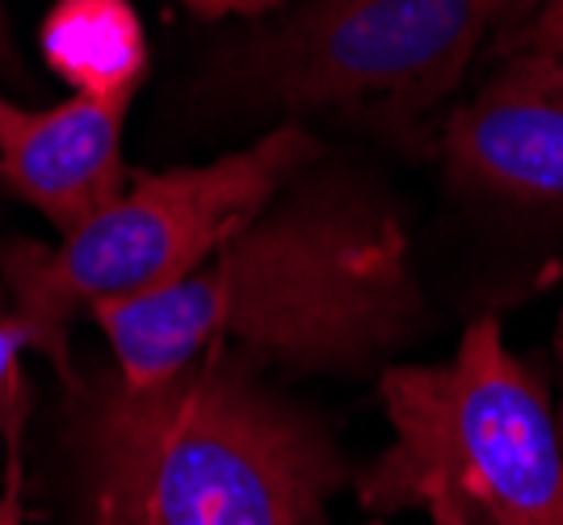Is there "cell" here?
Masks as SVG:
<instances>
[{"mask_svg": "<svg viewBox=\"0 0 563 525\" xmlns=\"http://www.w3.org/2000/svg\"><path fill=\"white\" fill-rule=\"evenodd\" d=\"M114 375L147 387L228 349L253 366L362 370L421 320L399 223L341 190L290 198L240 227L177 287L93 308Z\"/></svg>", "mask_w": 563, "mask_h": 525, "instance_id": "6da1fadb", "label": "cell"}, {"mask_svg": "<svg viewBox=\"0 0 563 525\" xmlns=\"http://www.w3.org/2000/svg\"><path fill=\"white\" fill-rule=\"evenodd\" d=\"M71 395L85 525H329L350 483L320 421L228 349L147 387L106 375Z\"/></svg>", "mask_w": 563, "mask_h": 525, "instance_id": "7a4b0ae2", "label": "cell"}, {"mask_svg": "<svg viewBox=\"0 0 563 525\" xmlns=\"http://www.w3.org/2000/svg\"><path fill=\"white\" fill-rule=\"evenodd\" d=\"M396 442L357 479L366 513L429 525H563V429L542 375L505 349L493 315L454 358L383 370Z\"/></svg>", "mask_w": 563, "mask_h": 525, "instance_id": "3957f363", "label": "cell"}, {"mask_svg": "<svg viewBox=\"0 0 563 525\" xmlns=\"http://www.w3.org/2000/svg\"><path fill=\"white\" fill-rule=\"evenodd\" d=\"M316 156L299 126H278L214 165L135 172L97 219L59 244H0V282L30 349L47 354L76 387L68 336L80 311L143 299L177 287L211 261L228 239L269 211L274 193Z\"/></svg>", "mask_w": 563, "mask_h": 525, "instance_id": "277c9868", "label": "cell"}, {"mask_svg": "<svg viewBox=\"0 0 563 525\" xmlns=\"http://www.w3.org/2000/svg\"><path fill=\"white\" fill-rule=\"evenodd\" d=\"M526 0H307L261 30L232 72L249 97L336 110L378 131H408L467 72L484 34Z\"/></svg>", "mask_w": 563, "mask_h": 525, "instance_id": "5b68a950", "label": "cell"}, {"mask_svg": "<svg viewBox=\"0 0 563 525\" xmlns=\"http://www.w3.org/2000/svg\"><path fill=\"white\" fill-rule=\"evenodd\" d=\"M446 165L471 190L563 202V59L517 51L450 119Z\"/></svg>", "mask_w": 563, "mask_h": 525, "instance_id": "8992f818", "label": "cell"}, {"mask_svg": "<svg viewBox=\"0 0 563 525\" xmlns=\"http://www.w3.org/2000/svg\"><path fill=\"white\" fill-rule=\"evenodd\" d=\"M126 101L93 97L25 110L0 97V181L30 202L59 236L80 232L126 190Z\"/></svg>", "mask_w": 563, "mask_h": 525, "instance_id": "52a82bcc", "label": "cell"}, {"mask_svg": "<svg viewBox=\"0 0 563 525\" xmlns=\"http://www.w3.org/2000/svg\"><path fill=\"white\" fill-rule=\"evenodd\" d=\"M43 55L76 97L126 101L147 76V38L126 0H55L43 22Z\"/></svg>", "mask_w": 563, "mask_h": 525, "instance_id": "ba28073f", "label": "cell"}, {"mask_svg": "<svg viewBox=\"0 0 563 525\" xmlns=\"http://www.w3.org/2000/svg\"><path fill=\"white\" fill-rule=\"evenodd\" d=\"M30 349V336H25V328L9 315V324L0 328V412L9 407V391L18 387V370H22V354Z\"/></svg>", "mask_w": 563, "mask_h": 525, "instance_id": "9c48e42d", "label": "cell"}, {"mask_svg": "<svg viewBox=\"0 0 563 525\" xmlns=\"http://www.w3.org/2000/svg\"><path fill=\"white\" fill-rule=\"evenodd\" d=\"M526 51H542L551 59H563V0L542 4V13L526 30Z\"/></svg>", "mask_w": 563, "mask_h": 525, "instance_id": "30bf717a", "label": "cell"}, {"mask_svg": "<svg viewBox=\"0 0 563 525\" xmlns=\"http://www.w3.org/2000/svg\"><path fill=\"white\" fill-rule=\"evenodd\" d=\"M186 4L202 18H228V13L253 18V13H265V9H278L282 0H186Z\"/></svg>", "mask_w": 563, "mask_h": 525, "instance_id": "8fae6325", "label": "cell"}, {"mask_svg": "<svg viewBox=\"0 0 563 525\" xmlns=\"http://www.w3.org/2000/svg\"><path fill=\"white\" fill-rule=\"evenodd\" d=\"M0 76H22V59L9 43V30H4V13H0Z\"/></svg>", "mask_w": 563, "mask_h": 525, "instance_id": "7c38bea8", "label": "cell"}, {"mask_svg": "<svg viewBox=\"0 0 563 525\" xmlns=\"http://www.w3.org/2000/svg\"><path fill=\"white\" fill-rule=\"evenodd\" d=\"M0 525H22V501H18V483L0 496Z\"/></svg>", "mask_w": 563, "mask_h": 525, "instance_id": "4fadbf2b", "label": "cell"}, {"mask_svg": "<svg viewBox=\"0 0 563 525\" xmlns=\"http://www.w3.org/2000/svg\"><path fill=\"white\" fill-rule=\"evenodd\" d=\"M555 354H560V370H563V315H560V336H555ZM560 429H563V407H560Z\"/></svg>", "mask_w": 563, "mask_h": 525, "instance_id": "5bb4252c", "label": "cell"}, {"mask_svg": "<svg viewBox=\"0 0 563 525\" xmlns=\"http://www.w3.org/2000/svg\"><path fill=\"white\" fill-rule=\"evenodd\" d=\"M4 324H9V315H0V328H4Z\"/></svg>", "mask_w": 563, "mask_h": 525, "instance_id": "9a60e30c", "label": "cell"}, {"mask_svg": "<svg viewBox=\"0 0 563 525\" xmlns=\"http://www.w3.org/2000/svg\"><path fill=\"white\" fill-rule=\"evenodd\" d=\"M0 186H4V181H0Z\"/></svg>", "mask_w": 563, "mask_h": 525, "instance_id": "2e32d148", "label": "cell"}]
</instances>
